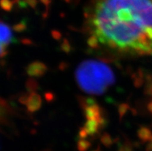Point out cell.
I'll use <instances>...</instances> for the list:
<instances>
[{
    "label": "cell",
    "mask_w": 152,
    "mask_h": 151,
    "mask_svg": "<svg viewBox=\"0 0 152 151\" xmlns=\"http://www.w3.org/2000/svg\"><path fill=\"white\" fill-rule=\"evenodd\" d=\"M138 136L140 139L144 142L148 141V140H151L152 137L151 131L147 127H141L139 130Z\"/></svg>",
    "instance_id": "cell-7"
},
{
    "label": "cell",
    "mask_w": 152,
    "mask_h": 151,
    "mask_svg": "<svg viewBox=\"0 0 152 151\" xmlns=\"http://www.w3.org/2000/svg\"><path fill=\"white\" fill-rule=\"evenodd\" d=\"M40 2L44 4L45 6H48L50 3V0H40Z\"/></svg>",
    "instance_id": "cell-14"
},
{
    "label": "cell",
    "mask_w": 152,
    "mask_h": 151,
    "mask_svg": "<svg viewBox=\"0 0 152 151\" xmlns=\"http://www.w3.org/2000/svg\"><path fill=\"white\" fill-rule=\"evenodd\" d=\"M41 98L38 94H32L27 100V108L30 112H35L40 108Z\"/></svg>",
    "instance_id": "cell-6"
},
{
    "label": "cell",
    "mask_w": 152,
    "mask_h": 151,
    "mask_svg": "<svg viewBox=\"0 0 152 151\" xmlns=\"http://www.w3.org/2000/svg\"><path fill=\"white\" fill-rule=\"evenodd\" d=\"M25 2L26 3L28 4L29 6H31V7L33 8H35L37 5V0H25Z\"/></svg>",
    "instance_id": "cell-11"
},
{
    "label": "cell",
    "mask_w": 152,
    "mask_h": 151,
    "mask_svg": "<svg viewBox=\"0 0 152 151\" xmlns=\"http://www.w3.org/2000/svg\"><path fill=\"white\" fill-rule=\"evenodd\" d=\"M65 1H66V2H69V0H65Z\"/></svg>",
    "instance_id": "cell-17"
},
{
    "label": "cell",
    "mask_w": 152,
    "mask_h": 151,
    "mask_svg": "<svg viewBox=\"0 0 152 151\" xmlns=\"http://www.w3.org/2000/svg\"><path fill=\"white\" fill-rule=\"evenodd\" d=\"M103 121L96 120H90L85 123L83 130L87 135H93L98 131L100 126L102 125Z\"/></svg>",
    "instance_id": "cell-5"
},
{
    "label": "cell",
    "mask_w": 152,
    "mask_h": 151,
    "mask_svg": "<svg viewBox=\"0 0 152 151\" xmlns=\"http://www.w3.org/2000/svg\"><path fill=\"white\" fill-rule=\"evenodd\" d=\"M151 143H152V137H151Z\"/></svg>",
    "instance_id": "cell-18"
},
{
    "label": "cell",
    "mask_w": 152,
    "mask_h": 151,
    "mask_svg": "<svg viewBox=\"0 0 152 151\" xmlns=\"http://www.w3.org/2000/svg\"><path fill=\"white\" fill-rule=\"evenodd\" d=\"M102 141L103 143H104V145L107 146H107H110V144H111V139H110L107 135H105V136L103 137Z\"/></svg>",
    "instance_id": "cell-10"
},
{
    "label": "cell",
    "mask_w": 152,
    "mask_h": 151,
    "mask_svg": "<svg viewBox=\"0 0 152 151\" xmlns=\"http://www.w3.org/2000/svg\"><path fill=\"white\" fill-rule=\"evenodd\" d=\"M95 151H99V150H95Z\"/></svg>",
    "instance_id": "cell-19"
},
{
    "label": "cell",
    "mask_w": 152,
    "mask_h": 151,
    "mask_svg": "<svg viewBox=\"0 0 152 151\" xmlns=\"http://www.w3.org/2000/svg\"><path fill=\"white\" fill-rule=\"evenodd\" d=\"M46 66L40 62L31 63L27 67V73L30 77H41L46 73Z\"/></svg>",
    "instance_id": "cell-4"
},
{
    "label": "cell",
    "mask_w": 152,
    "mask_h": 151,
    "mask_svg": "<svg viewBox=\"0 0 152 151\" xmlns=\"http://www.w3.org/2000/svg\"><path fill=\"white\" fill-rule=\"evenodd\" d=\"M152 151V143H151L148 146V151Z\"/></svg>",
    "instance_id": "cell-16"
},
{
    "label": "cell",
    "mask_w": 152,
    "mask_h": 151,
    "mask_svg": "<svg viewBox=\"0 0 152 151\" xmlns=\"http://www.w3.org/2000/svg\"><path fill=\"white\" fill-rule=\"evenodd\" d=\"M12 40V33L10 26L0 21V57L6 53V48Z\"/></svg>",
    "instance_id": "cell-3"
},
{
    "label": "cell",
    "mask_w": 152,
    "mask_h": 151,
    "mask_svg": "<svg viewBox=\"0 0 152 151\" xmlns=\"http://www.w3.org/2000/svg\"><path fill=\"white\" fill-rule=\"evenodd\" d=\"M148 108L149 111H150L151 113H152V102H151V103H149L148 106Z\"/></svg>",
    "instance_id": "cell-15"
},
{
    "label": "cell",
    "mask_w": 152,
    "mask_h": 151,
    "mask_svg": "<svg viewBox=\"0 0 152 151\" xmlns=\"http://www.w3.org/2000/svg\"><path fill=\"white\" fill-rule=\"evenodd\" d=\"M78 85L84 92L100 95L114 84L115 77L110 67L98 60H85L76 71Z\"/></svg>",
    "instance_id": "cell-2"
},
{
    "label": "cell",
    "mask_w": 152,
    "mask_h": 151,
    "mask_svg": "<svg viewBox=\"0 0 152 151\" xmlns=\"http://www.w3.org/2000/svg\"><path fill=\"white\" fill-rule=\"evenodd\" d=\"M119 151H132V149L129 145H125L122 147Z\"/></svg>",
    "instance_id": "cell-12"
},
{
    "label": "cell",
    "mask_w": 152,
    "mask_h": 151,
    "mask_svg": "<svg viewBox=\"0 0 152 151\" xmlns=\"http://www.w3.org/2000/svg\"><path fill=\"white\" fill-rule=\"evenodd\" d=\"M0 7L5 11H11L13 7V2L11 0H0Z\"/></svg>",
    "instance_id": "cell-8"
},
{
    "label": "cell",
    "mask_w": 152,
    "mask_h": 151,
    "mask_svg": "<svg viewBox=\"0 0 152 151\" xmlns=\"http://www.w3.org/2000/svg\"><path fill=\"white\" fill-rule=\"evenodd\" d=\"M91 48L152 55V0H98L89 15Z\"/></svg>",
    "instance_id": "cell-1"
},
{
    "label": "cell",
    "mask_w": 152,
    "mask_h": 151,
    "mask_svg": "<svg viewBox=\"0 0 152 151\" xmlns=\"http://www.w3.org/2000/svg\"><path fill=\"white\" fill-rule=\"evenodd\" d=\"M90 147H91L90 142L85 140H80L77 144V148L80 151H87Z\"/></svg>",
    "instance_id": "cell-9"
},
{
    "label": "cell",
    "mask_w": 152,
    "mask_h": 151,
    "mask_svg": "<svg viewBox=\"0 0 152 151\" xmlns=\"http://www.w3.org/2000/svg\"><path fill=\"white\" fill-rule=\"evenodd\" d=\"M147 93L150 95H152V82H151L147 86Z\"/></svg>",
    "instance_id": "cell-13"
}]
</instances>
